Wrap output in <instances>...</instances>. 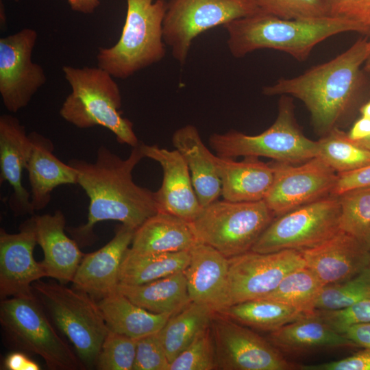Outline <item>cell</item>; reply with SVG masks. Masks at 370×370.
<instances>
[{
  "label": "cell",
  "instance_id": "obj_17",
  "mask_svg": "<svg viewBox=\"0 0 370 370\" xmlns=\"http://www.w3.org/2000/svg\"><path fill=\"white\" fill-rule=\"evenodd\" d=\"M299 252L306 267L323 286L347 281L370 266L367 245L341 230L323 243Z\"/></svg>",
  "mask_w": 370,
  "mask_h": 370
},
{
  "label": "cell",
  "instance_id": "obj_21",
  "mask_svg": "<svg viewBox=\"0 0 370 370\" xmlns=\"http://www.w3.org/2000/svg\"><path fill=\"white\" fill-rule=\"evenodd\" d=\"M189 251V263L183 272L190 301L221 312L228 306V258L199 242Z\"/></svg>",
  "mask_w": 370,
  "mask_h": 370
},
{
  "label": "cell",
  "instance_id": "obj_53",
  "mask_svg": "<svg viewBox=\"0 0 370 370\" xmlns=\"http://www.w3.org/2000/svg\"><path fill=\"white\" fill-rule=\"evenodd\" d=\"M15 1H19V0H15Z\"/></svg>",
  "mask_w": 370,
  "mask_h": 370
},
{
  "label": "cell",
  "instance_id": "obj_27",
  "mask_svg": "<svg viewBox=\"0 0 370 370\" xmlns=\"http://www.w3.org/2000/svg\"><path fill=\"white\" fill-rule=\"evenodd\" d=\"M268 341L278 350L287 353L316 348L356 346L320 319L314 311L270 332Z\"/></svg>",
  "mask_w": 370,
  "mask_h": 370
},
{
  "label": "cell",
  "instance_id": "obj_32",
  "mask_svg": "<svg viewBox=\"0 0 370 370\" xmlns=\"http://www.w3.org/2000/svg\"><path fill=\"white\" fill-rule=\"evenodd\" d=\"M218 313L245 326L270 332L308 314L291 306L264 298L236 304Z\"/></svg>",
  "mask_w": 370,
  "mask_h": 370
},
{
  "label": "cell",
  "instance_id": "obj_41",
  "mask_svg": "<svg viewBox=\"0 0 370 370\" xmlns=\"http://www.w3.org/2000/svg\"><path fill=\"white\" fill-rule=\"evenodd\" d=\"M158 332L137 339L133 370H169L170 362Z\"/></svg>",
  "mask_w": 370,
  "mask_h": 370
},
{
  "label": "cell",
  "instance_id": "obj_6",
  "mask_svg": "<svg viewBox=\"0 0 370 370\" xmlns=\"http://www.w3.org/2000/svg\"><path fill=\"white\" fill-rule=\"evenodd\" d=\"M125 21L112 47H100L98 66L113 77L126 79L162 60L166 53L163 21L164 0H127Z\"/></svg>",
  "mask_w": 370,
  "mask_h": 370
},
{
  "label": "cell",
  "instance_id": "obj_8",
  "mask_svg": "<svg viewBox=\"0 0 370 370\" xmlns=\"http://www.w3.org/2000/svg\"><path fill=\"white\" fill-rule=\"evenodd\" d=\"M281 96L275 121L261 134L251 136L235 130L212 134L209 144L217 156L230 158L262 156L291 164L317 156V142L305 136L298 126L292 99Z\"/></svg>",
  "mask_w": 370,
  "mask_h": 370
},
{
  "label": "cell",
  "instance_id": "obj_23",
  "mask_svg": "<svg viewBox=\"0 0 370 370\" xmlns=\"http://www.w3.org/2000/svg\"><path fill=\"white\" fill-rule=\"evenodd\" d=\"M32 148L26 166L31 186V202L34 211L44 209L58 186L77 184V172L53 153V142L36 132L29 134Z\"/></svg>",
  "mask_w": 370,
  "mask_h": 370
},
{
  "label": "cell",
  "instance_id": "obj_51",
  "mask_svg": "<svg viewBox=\"0 0 370 370\" xmlns=\"http://www.w3.org/2000/svg\"><path fill=\"white\" fill-rule=\"evenodd\" d=\"M364 64H365V69H366V71L370 72V41H369V53Z\"/></svg>",
  "mask_w": 370,
  "mask_h": 370
},
{
  "label": "cell",
  "instance_id": "obj_15",
  "mask_svg": "<svg viewBox=\"0 0 370 370\" xmlns=\"http://www.w3.org/2000/svg\"><path fill=\"white\" fill-rule=\"evenodd\" d=\"M37 38L36 30L25 28L0 38V95L10 112L26 107L47 81L42 66L32 59Z\"/></svg>",
  "mask_w": 370,
  "mask_h": 370
},
{
  "label": "cell",
  "instance_id": "obj_22",
  "mask_svg": "<svg viewBox=\"0 0 370 370\" xmlns=\"http://www.w3.org/2000/svg\"><path fill=\"white\" fill-rule=\"evenodd\" d=\"M30 219L37 243L44 254L41 262L47 277L64 284L72 282L84 254L78 243L65 233L64 213L56 210L53 214H33Z\"/></svg>",
  "mask_w": 370,
  "mask_h": 370
},
{
  "label": "cell",
  "instance_id": "obj_38",
  "mask_svg": "<svg viewBox=\"0 0 370 370\" xmlns=\"http://www.w3.org/2000/svg\"><path fill=\"white\" fill-rule=\"evenodd\" d=\"M213 369H217V362L211 325L175 358L169 367V370Z\"/></svg>",
  "mask_w": 370,
  "mask_h": 370
},
{
  "label": "cell",
  "instance_id": "obj_11",
  "mask_svg": "<svg viewBox=\"0 0 370 370\" xmlns=\"http://www.w3.org/2000/svg\"><path fill=\"white\" fill-rule=\"evenodd\" d=\"M260 12L254 0H171L163 21L164 41L184 64L200 34Z\"/></svg>",
  "mask_w": 370,
  "mask_h": 370
},
{
  "label": "cell",
  "instance_id": "obj_30",
  "mask_svg": "<svg viewBox=\"0 0 370 370\" xmlns=\"http://www.w3.org/2000/svg\"><path fill=\"white\" fill-rule=\"evenodd\" d=\"M190 260V251L167 253L126 251L119 271V284L138 285L183 271Z\"/></svg>",
  "mask_w": 370,
  "mask_h": 370
},
{
  "label": "cell",
  "instance_id": "obj_44",
  "mask_svg": "<svg viewBox=\"0 0 370 370\" xmlns=\"http://www.w3.org/2000/svg\"><path fill=\"white\" fill-rule=\"evenodd\" d=\"M331 195L338 196L350 190L370 187V164L360 169L337 173Z\"/></svg>",
  "mask_w": 370,
  "mask_h": 370
},
{
  "label": "cell",
  "instance_id": "obj_37",
  "mask_svg": "<svg viewBox=\"0 0 370 370\" xmlns=\"http://www.w3.org/2000/svg\"><path fill=\"white\" fill-rule=\"evenodd\" d=\"M137 339L109 331L95 367L99 370H133Z\"/></svg>",
  "mask_w": 370,
  "mask_h": 370
},
{
  "label": "cell",
  "instance_id": "obj_24",
  "mask_svg": "<svg viewBox=\"0 0 370 370\" xmlns=\"http://www.w3.org/2000/svg\"><path fill=\"white\" fill-rule=\"evenodd\" d=\"M223 199L234 202L257 201L266 197L273 180V169L258 157L241 161L214 155Z\"/></svg>",
  "mask_w": 370,
  "mask_h": 370
},
{
  "label": "cell",
  "instance_id": "obj_16",
  "mask_svg": "<svg viewBox=\"0 0 370 370\" xmlns=\"http://www.w3.org/2000/svg\"><path fill=\"white\" fill-rule=\"evenodd\" d=\"M38 245L32 221L29 219L19 227L15 234L0 230V297L34 296L32 284L47 277L42 262L34 258Z\"/></svg>",
  "mask_w": 370,
  "mask_h": 370
},
{
  "label": "cell",
  "instance_id": "obj_36",
  "mask_svg": "<svg viewBox=\"0 0 370 370\" xmlns=\"http://www.w3.org/2000/svg\"><path fill=\"white\" fill-rule=\"evenodd\" d=\"M340 229L363 241L370 228V187L338 195Z\"/></svg>",
  "mask_w": 370,
  "mask_h": 370
},
{
  "label": "cell",
  "instance_id": "obj_40",
  "mask_svg": "<svg viewBox=\"0 0 370 370\" xmlns=\"http://www.w3.org/2000/svg\"><path fill=\"white\" fill-rule=\"evenodd\" d=\"M315 314L339 333L354 325L370 322V299L332 310H314Z\"/></svg>",
  "mask_w": 370,
  "mask_h": 370
},
{
  "label": "cell",
  "instance_id": "obj_25",
  "mask_svg": "<svg viewBox=\"0 0 370 370\" xmlns=\"http://www.w3.org/2000/svg\"><path fill=\"white\" fill-rule=\"evenodd\" d=\"M172 143L185 160L193 185L202 207L217 200L221 184L213 154L204 145L198 130L186 125L173 134Z\"/></svg>",
  "mask_w": 370,
  "mask_h": 370
},
{
  "label": "cell",
  "instance_id": "obj_14",
  "mask_svg": "<svg viewBox=\"0 0 370 370\" xmlns=\"http://www.w3.org/2000/svg\"><path fill=\"white\" fill-rule=\"evenodd\" d=\"M273 180L264 201L275 217L331 195L337 173L319 157L301 164L270 163Z\"/></svg>",
  "mask_w": 370,
  "mask_h": 370
},
{
  "label": "cell",
  "instance_id": "obj_45",
  "mask_svg": "<svg viewBox=\"0 0 370 370\" xmlns=\"http://www.w3.org/2000/svg\"><path fill=\"white\" fill-rule=\"evenodd\" d=\"M356 346L370 348V322L352 325L342 333Z\"/></svg>",
  "mask_w": 370,
  "mask_h": 370
},
{
  "label": "cell",
  "instance_id": "obj_50",
  "mask_svg": "<svg viewBox=\"0 0 370 370\" xmlns=\"http://www.w3.org/2000/svg\"><path fill=\"white\" fill-rule=\"evenodd\" d=\"M360 146L368 149L370 151V135L362 140L354 141Z\"/></svg>",
  "mask_w": 370,
  "mask_h": 370
},
{
  "label": "cell",
  "instance_id": "obj_31",
  "mask_svg": "<svg viewBox=\"0 0 370 370\" xmlns=\"http://www.w3.org/2000/svg\"><path fill=\"white\" fill-rule=\"evenodd\" d=\"M216 313L208 306L191 301L168 319L158 333L170 362L211 325Z\"/></svg>",
  "mask_w": 370,
  "mask_h": 370
},
{
  "label": "cell",
  "instance_id": "obj_33",
  "mask_svg": "<svg viewBox=\"0 0 370 370\" xmlns=\"http://www.w3.org/2000/svg\"><path fill=\"white\" fill-rule=\"evenodd\" d=\"M317 142V156L337 173L352 171L370 164V151L334 128Z\"/></svg>",
  "mask_w": 370,
  "mask_h": 370
},
{
  "label": "cell",
  "instance_id": "obj_26",
  "mask_svg": "<svg viewBox=\"0 0 370 370\" xmlns=\"http://www.w3.org/2000/svg\"><path fill=\"white\" fill-rule=\"evenodd\" d=\"M197 243L190 222L158 212L135 230L130 248L142 253L177 252L190 251Z\"/></svg>",
  "mask_w": 370,
  "mask_h": 370
},
{
  "label": "cell",
  "instance_id": "obj_42",
  "mask_svg": "<svg viewBox=\"0 0 370 370\" xmlns=\"http://www.w3.org/2000/svg\"><path fill=\"white\" fill-rule=\"evenodd\" d=\"M329 16L370 26V0H325Z\"/></svg>",
  "mask_w": 370,
  "mask_h": 370
},
{
  "label": "cell",
  "instance_id": "obj_52",
  "mask_svg": "<svg viewBox=\"0 0 370 370\" xmlns=\"http://www.w3.org/2000/svg\"><path fill=\"white\" fill-rule=\"evenodd\" d=\"M363 242L367 245V247L369 248L370 249V228L368 231V232L367 233L365 238H364V241Z\"/></svg>",
  "mask_w": 370,
  "mask_h": 370
},
{
  "label": "cell",
  "instance_id": "obj_3",
  "mask_svg": "<svg viewBox=\"0 0 370 370\" xmlns=\"http://www.w3.org/2000/svg\"><path fill=\"white\" fill-rule=\"evenodd\" d=\"M230 53L237 58L258 49L282 51L306 60L316 45L336 34L368 33L370 26L330 16L286 19L260 12L236 19L223 26Z\"/></svg>",
  "mask_w": 370,
  "mask_h": 370
},
{
  "label": "cell",
  "instance_id": "obj_29",
  "mask_svg": "<svg viewBox=\"0 0 370 370\" xmlns=\"http://www.w3.org/2000/svg\"><path fill=\"white\" fill-rule=\"evenodd\" d=\"M110 331L138 339L159 332L172 316L149 312L116 291L98 301Z\"/></svg>",
  "mask_w": 370,
  "mask_h": 370
},
{
  "label": "cell",
  "instance_id": "obj_54",
  "mask_svg": "<svg viewBox=\"0 0 370 370\" xmlns=\"http://www.w3.org/2000/svg\"><path fill=\"white\" fill-rule=\"evenodd\" d=\"M152 1H153V0H152Z\"/></svg>",
  "mask_w": 370,
  "mask_h": 370
},
{
  "label": "cell",
  "instance_id": "obj_7",
  "mask_svg": "<svg viewBox=\"0 0 370 370\" xmlns=\"http://www.w3.org/2000/svg\"><path fill=\"white\" fill-rule=\"evenodd\" d=\"M0 325L12 347L41 357L49 369H85L35 295L1 299Z\"/></svg>",
  "mask_w": 370,
  "mask_h": 370
},
{
  "label": "cell",
  "instance_id": "obj_48",
  "mask_svg": "<svg viewBox=\"0 0 370 370\" xmlns=\"http://www.w3.org/2000/svg\"><path fill=\"white\" fill-rule=\"evenodd\" d=\"M71 8L84 14H92L99 5V0H67Z\"/></svg>",
  "mask_w": 370,
  "mask_h": 370
},
{
  "label": "cell",
  "instance_id": "obj_35",
  "mask_svg": "<svg viewBox=\"0 0 370 370\" xmlns=\"http://www.w3.org/2000/svg\"><path fill=\"white\" fill-rule=\"evenodd\" d=\"M370 299V266L343 282L324 286L315 302L314 310H332Z\"/></svg>",
  "mask_w": 370,
  "mask_h": 370
},
{
  "label": "cell",
  "instance_id": "obj_2",
  "mask_svg": "<svg viewBox=\"0 0 370 370\" xmlns=\"http://www.w3.org/2000/svg\"><path fill=\"white\" fill-rule=\"evenodd\" d=\"M369 50L366 38L357 40L330 61L291 78H280L263 88L267 96L287 95L301 100L310 113L312 125L323 135L338 127L358 97L360 67Z\"/></svg>",
  "mask_w": 370,
  "mask_h": 370
},
{
  "label": "cell",
  "instance_id": "obj_19",
  "mask_svg": "<svg viewBox=\"0 0 370 370\" xmlns=\"http://www.w3.org/2000/svg\"><path fill=\"white\" fill-rule=\"evenodd\" d=\"M135 230L121 224L107 244L95 251L84 254L73 279V287L98 301L116 292L121 264Z\"/></svg>",
  "mask_w": 370,
  "mask_h": 370
},
{
  "label": "cell",
  "instance_id": "obj_43",
  "mask_svg": "<svg viewBox=\"0 0 370 370\" xmlns=\"http://www.w3.org/2000/svg\"><path fill=\"white\" fill-rule=\"evenodd\" d=\"M299 367L302 370H370V348H365L338 360L300 365Z\"/></svg>",
  "mask_w": 370,
  "mask_h": 370
},
{
  "label": "cell",
  "instance_id": "obj_49",
  "mask_svg": "<svg viewBox=\"0 0 370 370\" xmlns=\"http://www.w3.org/2000/svg\"><path fill=\"white\" fill-rule=\"evenodd\" d=\"M362 116L370 119V101L363 105L360 109Z\"/></svg>",
  "mask_w": 370,
  "mask_h": 370
},
{
  "label": "cell",
  "instance_id": "obj_12",
  "mask_svg": "<svg viewBox=\"0 0 370 370\" xmlns=\"http://www.w3.org/2000/svg\"><path fill=\"white\" fill-rule=\"evenodd\" d=\"M305 266L300 252L292 249L228 258V306L266 297L289 273Z\"/></svg>",
  "mask_w": 370,
  "mask_h": 370
},
{
  "label": "cell",
  "instance_id": "obj_20",
  "mask_svg": "<svg viewBox=\"0 0 370 370\" xmlns=\"http://www.w3.org/2000/svg\"><path fill=\"white\" fill-rule=\"evenodd\" d=\"M32 148V139L20 121L11 114L0 116V182L12 188L8 204L14 215L32 214L31 195L22 184Z\"/></svg>",
  "mask_w": 370,
  "mask_h": 370
},
{
  "label": "cell",
  "instance_id": "obj_39",
  "mask_svg": "<svg viewBox=\"0 0 370 370\" xmlns=\"http://www.w3.org/2000/svg\"><path fill=\"white\" fill-rule=\"evenodd\" d=\"M259 10L279 18L297 19L329 16L325 0H254Z\"/></svg>",
  "mask_w": 370,
  "mask_h": 370
},
{
  "label": "cell",
  "instance_id": "obj_18",
  "mask_svg": "<svg viewBox=\"0 0 370 370\" xmlns=\"http://www.w3.org/2000/svg\"><path fill=\"white\" fill-rule=\"evenodd\" d=\"M145 158L158 162L162 169L163 178L156 193L159 212H168L191 222L202 206L195 191L187 164L177 150H168L157 145L141 143Z\"/></svg>",
  "mask_w": 370,
  "mask_h": 370
},
{
  "label": "cell",
  "instance_id": "obj_10",
  "mask_svg": "<svg viewBox=\"0 0 370 370\" xmlns=\"http://www.w3.org/2000/svg\"><path fill=\"white\" fill-rule=\"evenodd\" d=\"M340 216L338 197L328 195L276 217L251 251L267 254L314 247L341 230Z\"/></svg>",
  "mask_w": 370,
  "mask_h": 370
},
{
  "label": "cell",
  "instance_id": "obj_47",
  "mask_svg": "<svg viewBox=\"0 0 370 370\" xmlns=\"http://www.w3.org/2000/svg\"><path fill=\"white\" fill-rule=\"evenodd\" d=\"M29 358L23 352H12L4 360L3 367L8 370H25Z\"/></svg>",
  "mask_w": 370,
  "mask_h": 370
},
{
  "label": "cell",
  "instance_id": "obj_9",
  "mask_svg": "<svg viewBox=\"0 0 370 370\" xmlns=\"http://www.w3.org/2000/svg\"><path fill=\"white\" fill-rule=\"evenodd\" d=\"M274 218L264 200L234 202L223 199L203 207L190 224L198 242L231 258L251 251Z\"/></svg>",
  "mask_w": 370,
  "mask_h": 370
},
{
  "label": "cell",
  "instance_id": "obj_4",
  "mask_svg": "<svg viewBox=\"0 0 370 370\" xmlns=\"http://www.w3.org/2000/svg\"><path fill=\"white\" fill-rule=\"evenodd\" d=\"M62 71L71 87L60 110L63 119L80 129L102 126L121 144L132 147L139 144L133 123L119 111L120 90L109 73L99 66H64Z\"/></svg>",
  "mask_w": 370,
  "mask_h": 370
},
{
  "label": "cell",
  "instance_id": "obj_28",
  "mask_svg": "<svg viewBox=\"0 0 370 370\" xmlns=\"http://www.w3.org/2000/svg\"><path fill=\"white\" fill-rule=\"evenodd\" d=\"M117 291L153 313L173 315L190 302L183 271L138 285L119 284Z\"/></svg>",
  "mask_w": 370,
  "mask_h": 370
},
{
  "label": "cell",
  "instance_id": "obj_5",
  "mask_svg": "<svg viewBox=\"0 0 370 370\" xmlns=\"http://www.w3.org/2000/svg\"><path fill=\"white\" fill-rule=\"evenodd\" d=\"M32 288L51 321L73 344L85 369L95 367L110 331L98 301L59 282L38 280Z\"/></svg>",
  "mask_w": 370,
  "mask_h": 370
},
{
  "label": "cell",
  "instance_id": "obj_46",
  "mask_svg": "<svg viewBox=\"0 0 370 370\" xmlns=\"http://www.w3.org/2000/svg\"><path fill=\"white\" fill-rule=\"evenodd\" d=\"M370 135V119L361 116L354 124L347 136L354 140L364 139Z\"/></svg>",
  "mask_w": 370,
  "mask_h": 370
},
{
  "label": "cell",
  "instance_id": "obj_13",
  "mask_svg": "<svg viewBox=\"0 0 370 370\" xmlns=\"http://www.w3.org/2000/svg\"><path fill=\"white\" fill-rule=\"evenodd\" d=\"M217 369L286 370L292 365L268 340L217 312L211 323Z\"/></svg>",
  "mask_w": 370,
  "mask_h": 370
},
{
  "label": "cell",
  "instance_id": "obj_1",
  "mask_svg": "<svg viewBox=\"0 0 370 370\" xmlns=\"http://www.w3.org/2000/svg\"><path fill=\"white\" fill-rule=\"evenodd\" d=\"M143 158L139 143L126 159L101 145L93 162L80 159L68 162L77 171V184L89 198L87 222L67 228L79 247L95 241L93 228L101 221H116L136 230L159 212L156 193L133 181L132 171Z\"/></svg>",
  "mask_w": 370,
  "mask_h": 370
},
{
  "label": "cell",
  "instance_id": "obj_34",
  "mask_svg": "<svg viewBox=\"0 0 370 370\" xmlns=\"http://www.w3.org/2000/svg\"><path fill=\"white\" fill-rule=\"evenodd\" d=\"M323 286L316 275L305 266L289 273L273 291L263 298L286 304L310 314L314 310V302Z\"/></svg>",
  "mask_w": 370,
  "mask_h": 370
}]
</instances>
